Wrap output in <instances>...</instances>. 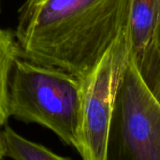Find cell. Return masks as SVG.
<instances>
[{"mask_svg": "<svg viewBox=\"0 0 160 160\" xmlns=\"http://www.w3.org/2000/svg\"><path fill=\"white\" fill-rule=\"evenodd\" d=\"M130 0H25L15 37L22 58L83 78L128 25Z\"/></svg>", "mask_w": 160, "mask_h": 160, "instance_id": "obj_1", "label": "cell"}, {"mask_svg": "<svg viewBox=\"0 0 160 160\" xmlns=\"http://www.w3.org/2000/svg\"><path fill=\"white\" fill-rule=\"evenodd\" d=\"M82 103V78L65 70L22 58L9 80V116L37 124L75 148Z\"/></svg>", "mask_w": 160, "mask_h": 160, "instance_id": "obj_2", "label": "cell"}, {"mask_svg": "<svg viewBox=\"0 0 160 160\" xmlns=\"http://www.w3.org/2000/svg\"><path fill=\"white\" fill-rule=\"evenodd\" d=\"M131 58L128 25L82 78V103L75 149L82 160H107L117 94Z\"/></svg>", "mask_w": 160, "mask_h": 160, "instance_id": "obj_3", "label": "cell"}, {"mask_svg": "<svg viewBox=\"0 0 160 160\" xmlns=\"http://www.w3.org/2000/svg\"><path fill=\"white\" fill-rule=\"evenodd\" d=\"M107 160H160V104L132 58L117 94Z\"/></svg>", "mask_w": 160, "mask_h": 160, "instance_id": "obj_4", "label": "cell"}, {"mask_svg": "<svg viewBox=\"0 0 160 160\" xmlns=\"http://www.w3.org/2000/svg\"><path fill=\"white\" fill-rule=\"evenodd\" d=\"M160 34V0H130L128 35L130 54L147 83L153 74Z\"/></svg>", "mask_w": 160, "mask_h": 160, "instance_id": "obj_5", "label": "cell"}, {"mask_svg": "<svg viewBox=\"0 0 160 160\" xmlns=\"http://www.w3.org/2000/svg\"><path fill=\"white\" fill-rule=\"evenodd\" d=\"M21 57V50L15 33L0 28V127L10 118L8 111L9 80L13 66Z\"/></svg>", "mask_w": 160, "mask_h": 160, "instance_id": "obj_6", "label": "cell"}, {"mask_svg": "<svg viewBox=\"0 0 160 160\" xmlns=\"http://www.w3.org/2000/svg\"><path fill=\"white\" fill-rule=\"evenodd\" d=\"M3 134L7 149L6 157L12 160H72L24 138L9 125L6 124L3 127Z\"/></svg>", "mask_w": 160, "mask_h": 160, "instance_id": "obj_7", "label": "cell"}, {"mask_svg": "<svg viewBox=\"0 0 160 160\" xmlns=\"http://www.w3.org/2000/svg\"><path fill=\"white\" fill-rule=\"evenodd\" d=\"M160 73V34L159 38H158V51H157V58H156V64H155V68H154V71H153V74L149 79V81L147 82V85L150 83V81L153 79V77L158 74Z\"/></svg>", "mask_w": 160, "mask_h": 160, "instance_id": "obj_8", "label": "cell"}, {"mask_svg": "<svg viewBox=\"0 0 160 160\" xmlns=\"http://www.w3.org/2000/svg\"><path fill=\"white\" fill-rule=\"evenodd\" d=\"M6 155H7V149H6V142L3 134V128L0 127V160H3Z\"/></svg>", "mask_w": 160, "mask_h": 160, "instance_id": "obj_9", "label": "cell"}, {"mask_svg": "<svg viewBox=\"0 0 160 160\" xmlns=\"http://www.w3.org/2000/svg\"><path fill=\"white\" fill-rule=\"evenodd\" d=\"M0 11H1V0H0Z\"/></svg>", "mask_w": 160, "mask_h": 160, "instance_id": "obj_10", "label": "cell"}]
</instances>
